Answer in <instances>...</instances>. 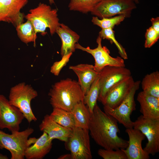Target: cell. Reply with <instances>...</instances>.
<instances>
[{"instance_id": "6da1fadb", "label": "cell", "mask_w": 159, "mask_h": 159, "mask_svg": "<svg viewBox=\"0 0 159 159\" xmlns=\"http://www.w3.org/2000/svg\"><path fill=\"white\" fill-rule=\"evenodd\" d=\"M118 122L103 112L97 104L91 115L88 130L98 145L107 150L125 149L128 142L118 135L120 132Z\"/></svg>"}, {"instance_id": "7a4b0ae2", "label": "cell", "mask_w": 159, "mask_h": 159, "mask_svg": "<svg viewBox=\"0 0 159 159\" xmlns=\"http://www.w3.org/2000/svg\"><path fill=\"white\" fill-rule=\"evenodd\" d=\"M48 95L53 108H59L69 112L77 103L83 101L84 97L78 82L69 78L56 82Z\"/></svg>"}, {"instance_id": "3957f363", "label": "cell", "mask_w": 159, "mask_h": 159, "mask_svg": "<svg viewBox=\"0 0 159 159\" xmlns=\"http://www.w3.org/2000/svg\"><path fill=\"white\" fill-rule=\"evenodd\" d=\"M24 17L32 23L36 33H40L43 36L46 34L47 28H49L51 34L53 35L60 24L57 10L41 3L36 7L30 10Z\"/></svg>"}, {"instance_id": "277c9868", "label": "cell", "mask_w": 159, "mask_h": 159, "mask_svg": "<svg viewBox=\"0 0 159 159\" xmlns=\"http://www.w3.org/2000/svg\"><path fill=\"white\" fill-rule=\"evenodd\" d=\"M37 95V92L30 85L21 82L11 88L9 101L11 104L20 110L30 123L37 120L32 109L31 102Z\"/></svg>"}, {"instance_id": "5b68a950", "label": "cell", "mask_w": 159, "mask_h": 159, "mask_svg": "<svg viewBox=\"0 0 159 159\" xmlns=\"http://www.w3.org/2000/svg\"><path fill=\"white\" fill-rule=\"evenodd\" d=\"M34 130L29 127L25 130L10 134L0 130V148L8 150L11 154V159H23L26 148L33 144V138L28 139Z\"/></svg>"}, {"instance_id": "8992f818", "label": "cell", "mask_w": 159, "mask_h": 159, "mask_svg": "<svg viewBox=\"0 0 159 159\" xmlns=\"http://www.w3.org/2000/svg\"><path fill=\"white\" fill-rule=\"evenodd\" d=\"M141 82H135L129 92L122 103L115 108L112 109L104 106V112L114 118L126 128H133L134 122L130 119V115L136 109L134 96L139 89Z\"/></svg>"}, {"instance_id": "52a82bcc", "label": "cell", "mask_w": 159, "mask_h": 159, "mask_svg": "<svg viewBox=\"0 0 159 159\" xmlns=\"http://www.w3.org/2000/svg\"><path fill=\"white\" fill-rule=\"evenodd\" d=\"M136 8L133 0H100L90 13L100 19L120 15L128 18Z\"/></svg>"}, {"instance_id": "ba28073f", "label": "cell", "mask_w": 159, "mask_h": 159, "mask_svg": "<svg viewBox=\"0 0 159 159\" xmlns=\"http://www.w3.org/2000/svg\"><path fill=\"white\" fill-rule=\"evenodd\" d=\"M65 146L70 151L72 159L92 158L88 129L75 127Z\"/></svg>"}, {"instance_id": "9c48e42d", "label": "cell", "mask_w": 159, "mask_h": 159, "mask_svg": "<svg viewBox=\"0 0 159 159\" xmlns=\"http://www.w3.org/2000/svg\"><path fill=\"white\" fill-rule=\"evenodd\" d=\"M102 39L98 36L96 40L97 47L94 49H91L89 47H84L78 43L75 44V48L86 52L92 55L95 60L94 69L98 73L106 66L125 67L124 59L121 57L117 56L113 57L110 55V52L108 49L106 47L102 46Z\"/></svg>"}, {"instance_id": "30bf717a", "label": "cell", "mask_w": 159, "mask_h": 159, "mask_svg": "<svg viewBox=\"0 0 159 159\" xmlns=\"http://www.w3.org/2000/svg\"><path fill=\"white\" fill-rule=\"evenodd\" d=\"M99 74L100 89L97 100L101 102L112 87L131 76L130 70L125 67L109 66Z\"/></svg>"}, {"instance_id": "8fae6325", "label": "cell", "mask_w": 159, "mask_h": 159, "mask_svg": "<svg viewBox=\"0 0 159 159\" xmlns=\"http://www.w3.org/2000/svg\"><path fill=\"white\" fill-rule=\"evenodd\" d=\"M133 128L140 131L148 142L144 150L149 155H154L159 152V119L144 118L142 115L134 122Z\"/></svg>"}, {"instance_id": "7c38bea8", "label": "cell", "mask_w": 159, "mask_h": 159, "mask_svg": "<svg viewBox=\"0 0 159 159\" xmlns=\"http://www.w3.org/2000/svg\"><path fill=\"white\" fill-rule=\"evenodd\" d=\"M24 118L23 114L9 100L0 95V129H8L11 133L19 131V125Z\"/></svg>"}, {"instance_id": "4fadbf2b", "label": "cell", "mask_w": 159, "mask_h": 159, "mask_svg": "<svg viewBox=\"0 0 159 159\" xmlns=\"http://www.w3.org/2000/svg\"><path fill=\"white\" fill-rule=\"evenodd\" d=\"M28 0H0V22L12 24L16 27L24 21V16L21 10Z\"/></svg>"}, {"instance_id": "5bb4252c", "label": "cell", "mask_w": 159, "mask_h": 159, "mask_svg": "<svg viewBox=\"0 0 159 159\" xmlns=\"http://www.w3.org/2000/svg\"><path fill=\"white\" fill-rule=\"evenodd\" d=\"M125 132L129 137L128 145L125 149H121L125 153L127 159H149V155L142 148V142L145 135L139 130L133 128H126Z\"/></svg>"}, {"instance_id": "9a60e30c", "label": "cell", "mask_w": 159, "mask_h": 159, "mask_svg": "<svg viewBox=\"0 0 159 159\" xmlns=\"http://www.w3.org/2000/svg\"><path fill=\"white\" fill-rule=\"evenodd\" d=\"M135 81L132 76L112 87L101 102L104 106L114 109L124 100L132 87Z\"/></svg>"}, {"instance_id": "2e32d148", "label": "cell", "mask_w": 159, "mask_h": 159, "mask_svg": "<svg viewBox=\"0 0 159 159\" xmlns=\"http://www.w3.org/2000/svg\"><path fill=\"white\" fill-rule=\"evenodd\" d=\"M39 128L41 131L46 132L51 140L57 139L65 142L67 141L72 131V129L63 127L54 122L48 115L44 116Z\"/></svg>"}, {"instance_id": "e0dca14e", "label": "cell", "mask_w": 159, "mask_h": 159, "mask_svg": "<svg viewBox=\"0 0 159 159\" xmlns=\"http://www.w3.org/2000/svg\"><path fill=\"white\" fill-rule=\"evenodd\" d=\"M69 68L73 71L77 76L78 82L84 96L99 73L95 70L94 65L88 64L70 66Z\"/></svg>"}, {"instance_id": "ac0fdd59", "label": "cell", "mask_w": 159, "mask_h": 159, "mask_svg": "<svg viewBox=\"0 0 159 159\" xmlns=\"http://www.w3.org/2000/svg\"><path fill=\"white\" fill-rule=\"evenodd\" d=\"M52 140L47 134L43 132L38 138H36L32 145L25 150L24 156L27 159H42L50 151L52 146Z\"/></svg>"}, {"instance_id": "d6986e66", "label": "cell", "mask_w": 159, "mask_h": 159, "mask_svg": "<svg viewBox=\"0 0 159 159\" xmlns=\"http://www.w3.org/2000/svg\"><path fill=\"white\" fill-rule=\"evenodd\" d=\"M55 33L59 35L62 41L60 50L62 57L74 52L76 49L75 45L80 39V36L63 23H60Z\"/></svg>"}, {"instance_id": "ffe728a7", "label": "cell", "mask_w": 159, "mask_h": 159, "mask_svg": "<svg viewBox=\"0 0 159 159\" xmlns=\"http://www.w3.org/2000/svg\"><path fill=\"white\" fill-rule=\"evenodd\" d=\"M137 100L140 104V112L144 118L159 119V98L142 91L138 94Z\"/></svg>"}, {"instance_id": "44dd1931", "label": "cell", "mask_w": 159, "mask_h": 159, "mask_svg": "<svg viewBox=\"0 0 159 159\" xmlns=\"http://www.w3.org/2000/svg\"><path fill=\"white\" fill-rule=\"evenodd\" d=\"M70 112L74 119L75 127L88 129L91 114L83 101L76 105Z\"/></svg>"}, {"instance_id": "7402d4cb", "label": "cell", "mask_w": 159, "mask_h": 159, "mask_svg": "<svg viewBox=\"0 0 159 159\" xmlns=\"http://www.w3.org/2000/svg\"><path fill=\"white\" fill-rule=\"evenodd\" d=\"M141 83L143 91L159 98V72L158 71L145 75Z\"/></svg>"}, {"instance_id": "603a6c76", "label": "cell", "mask_w": 159, "mask_h": 159, "mask_svg": "<svg viewBox=\"0 0 159 159\" xmlns=\"http://www.w3.org/2000/svg\"><path fill=\"white\" fill-rule=\"evenodd\" d=\"M49 116L53 121L63 127L72 129L75 127L74 119L71 112L54 108Z\"/></svg>"}, {"instance_id": "cb8c5ba5", "label": "cell", "mask_w": 159, "mask_h": 159, "mask_svg": "<svg viewBox=\"0 0 159 159\" xmlns=\"http://www.w3.org/2000/svg\"><path fill=\"white\" fill-rule=\"evenodd\" d=\"M17 35L22 42L27 44L33 42L35 46L37 34L32 23L29 20L18 25L16 27Z\"/></svg>"}, {"instance_id": "d4e9b609", "label": "cell", "mask_w": 159, "mask_h": 159, "mask_svg": "<svg viewBox=\"0 0 159 159\" xmlns=\"http://www.w3.org/2000/svg\"><path fill=\"white\" fill-rule=\"evenodd\" d=\"M100 89L99 74L83 98V102L88 107L91 114L92 113L94 107L97 104Z\"/></svg>"}, {"instance_id": "484cf974", "label": "cell", "mask_w": 159, "mask_h": 159, "mask_svg": "<svg viewBox=\"0 0 159 159\" xmlns=\"http://www.w3.org/2000/svg\"><path fill=\"white\" fill-rule=\"evenodd\" d=\"M100 0H70L68 7L70 11L84 14L91 12Z\"/></svg>"}, {"instance_id": "4316f807", "label": "cell", "mask_w": 159, "mask_h": 159, "mask_svg": "<svg viewBox=\"0 0 159 159\" xmlns=\"http://www.w3.org/2000/svg\"><path fill=\"white\" fill-rule=\"evenodd\" d=\"M125 18V16L122 15L100 19L95 16L92 17L91 21L94 25L99 26L102 29H113L115 26L120 24Z\"/></svg>"}, {"instance_id": "83f0119b", "label": "cell", "mask_w": 159, "mask_h": 159, "mask_svg": "<svg viewBox=\"0 0 159 159\" xmlns=\"http://www.w3.org/2000/svg\"><path fill=\"white\" fill-rule=\"evenodd\" d=\"M99 36L102 39L109 40L111 44L112 43H114L118 49L120 57L124 59H128L127 54L125 49L115 39L114 31L113 29L112 28L102 29L99 32Z\"/></svg>"}, {"instance_id": "f1b7e54d", "label": "cell", "mask_w": 159, "mask_h": 159, "mask_svg": "<svg viewBox=\"0 0 159 159\" xmlns=\"http://www.w3.org/2000/svg\"><path fill=\"white\" fill-rule=\"evenodd\" d=\"M97 153L104 159H127L125 153L122 149H100L98 150Z\"/></svg>"}, {"instance_id": "f546056e", "label": "cell", "mask_w": 159, "mask_h": 159, "mask_svg": "<svg viewBox=\"0 0 159 159\" xmlns=\"http://www.w3.org/2000/svg\"><path fill=\"white\" fill-rule=\"evenodd\" d=\"M145 36V40L144 47L146 48H150L158 41L159 38V33L151 26L147 29Z\"/></svg>"}, {"instance_id": "4dcf8cb0", "label": "cell", "mask_w": 159, "mask_h": 159, "mask_svg": "<svg viewBox=\"0 0 159 159\" xmlns=\"http://www.w3.org/2000/svg\"><path fill=\"white\" fill-rule=\"evenodd\" d=\"M72 53L62 57L61 59L54 62L51 67L50 72L55 76H58L62 69L69 62Z\"/></svg>"}, {"instance_id": "1f68e13d", "label": "cell", "mask_w": 159, "mask_h": 159, "mask_svg": "<svg viewBox=\"0 0 159 159\" xmlns=\"http://www.w3.org/2000/svg\"><path fill=\"white\" fill-rule=\"evenodd\" d=\"M152 26L154 29L159 33V17L152 18L150 19Z\"/></svg>"}, {"instance_id": "d6a6232c", "label": "cell", "mask_w": 159, "mask_h": 159, "mask_svg": "<svg viewBox=\"0 0 159 159\" xmlns=\"http://www.w3.org/2000/svg\"><path fill=\"white\" fill-rule=\"evenodd\" d=\"M58 159H72L71 154H66L60 156Z\"/></svg>"}, {"instance_id": "836d02e7", "label": "cell", "mask_w": 159, "mask_h": 159, "mask_svg": "<svg viewBox=\"0 0 159 159\" xmlns=\"http://www.w3.org/2000/svg\"><path fill=\"white\" fill-rule=\"evenodd\" d=\"M6 155H4L0 154V159H8Z\"/></svg>"}, {"instance_id": "e575fe53", "label": "cell", "mask_w": 159, "mask_h": 159, "mask_svg": "<svg viewBox=\"0 0 159 159\" xmlns=\"http://www.w3.org/2000/svg\"><path fill=\"white\" fill-rule=\"evenodd\" d=\"M49 4L52 5L54 3V0H48Z\"/></svg>"}, {"instance_id": "d590c367", "label": "cell", "mask_w": 159, "mask_h": 159, "mask_svg": "<svg viewBox=\"0 0 159 159\" xmlns=\"http://www.w3.org/2000/svg\"><path fill=\"white\" fill-rule=\"evenodd\" d=\"M136 4H138L139 3L140 0H133Z\"/></svg>"}]
</instances>
